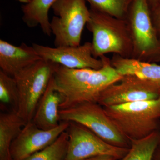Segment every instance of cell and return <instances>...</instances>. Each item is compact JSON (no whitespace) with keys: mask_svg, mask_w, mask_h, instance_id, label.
Returning <instances> with one entry per match:
<instances>
[{"mask_svg":"<svg viewBox=\"0 0 160 160\" xmlns=\"http://www.w3.org/2000/svg\"><path fill=\"white\" fill-rule=\"evenodd\" d=\"M19 92L13 77L0 71V108L4 112H17Z\"/></svg>","mask_w":160,"mask_h":160,"instance_id":"cell-18","label":"cell"},{"mask_svg":"<svg viewBox=\"0 0 160 160\" xmlns=\"http://www.w3.org/2000/svg\"><path fill=\"white\" fill-rule=\"evenodd\" d=\"M103 107L120 132L130 142L146 137L158 130L160 97Z\"/></svg>","mask_w":160,"mask_h":160,"instance_id":"cell-3","label":"cell"},{"mask_svg":"<svg viewBox=\"0 0 160 160\" xmlns=\"http://www.w3.org/2000/svg\"><path fill=\"white\" fill-rule=\"evenodd\" d=\"M84 160H118L116 158L109 155H102L97 156Z\"/></svg>","mask_w":160,"mask_h":160,"instance_id":"cell-22","label":"cell"},{"mask_svg":"<svg viewBox=\"0 0 160 160\" xmlns=\"http://www.w3.org/2000/svg\"><path fill=\"white\" fill-rule=\"evenodd\" d=\"M152 25L160 42V3L150 8Z\"/></svg>","mask_w":160,"mask_h":160,"instance_id":"cell-21","label":"cell"},{"mask_svg":"<svg viewBox=\"0 0 160 160\" xmlns=\"http://www.w3.org/2000/svg\"><path fill=\"white\" fill-rule=\"evenodd\" d=\"M90 8L118 18L126 19L132 0H86Z\"/></svg>","mask_w":160,"mask_h":160,"instance_id":"cell-19","label":"cell"},{"mask_svg":"<svg viewBox=\"0 0 160 160\" xmlns=\"http://www.w3.org/2000/svg\"><path fill=\"white\" fill-rule=\"evenodd\" d=\"M160 97V89L153 83L134 75L123 76L100 95L98 103L102 106H115L132 102L149 101Z\"/></svg>","mask_w":160,"mask_h":160,"instance_id":"cell-9","label":"cell"},{"mask_svg":"<svg viewBox=\"0 0 160 160\" xmlns=\"http://www.w3.org/2000/svg\"><path fill=\"white\" fill-rule=\"evenodd\" d=\"M147 2L149 5V8L160 3V0H147Z\"/></svg>","mask_w":160,"mask_h":160,"instance_id":"cell-24","label":"cell"},{"mask_svg":"<svg viewBox=\"0 0 160 160\" xmlns=\"http://www.w3.org/2000/svg\"><path fill=\"white\" fill-rule=\"evenodd\" d=\"M32 46L43 59L50 61L69 69H101L103 60L92 54V45L86 42L78 46L51 47L32 43Z\"/></svg>","mask_w":160,"mask_h":160,"instance_id":"cell-11","label":"cell"},{"mask_svg":"<svg viewBox=\"0 0 160 160\" xmlns=\"http://www.w3.org/2000/svg\"><path fill=\"white\" fill-rule=\"evenodd\" d=\"M26 123L17 112H1L0 160H12L10 152L12 144Z\"/></svg>","mask_w":160,"mask_h":160,"instance_id":"cell-15","label":"cell"},{"mask_svg":"<svg viewBox=\"0 0 160 160\" xmlns=\"http://www.w3.org/2000/svg\"><path fill=\"white\" fill-rule=\"evenodd\" d=\"M57 0H31L22 7L23 22L29 28L40 26L44 34L52 33L49 12Z\"/></svg>","mask_w":160,"mask_h":160,"instance_id":"cell-16","label":"cell"},{"mask_svg":"<svg viewBox=\"0 0 160 160\" xmlns=\"http://www.w3.org/2000/svg\"><path fill=\"white\" fill-rule=\"evenodd\" d=\"M68 140V132H64L50 146L25 160H64L67 152Z\"/></svg>","mask_w":160,"mask_h":160,"instance_id":"cell-20","label":"cell"},{"mask_svg":"<svg viewBox=\"0 0 160 160\" xmlns=\"http://www.w3.org/2000/svg\"><path fill=\"white\" fill-rule=\"evenodd\" d=\"M42 59L32 46H16L0 40V68L9 76L13 77Z\"/></svg>","mask_w":160,"mask_h":160,"instance_id":"cell-12","label":"cell"},{"mask_svg":"<svg viewBox=\"0 0 160 160\" xmlns=\"http://www.w3.org/2000/svg\"><path fill=\"white\" fill-rule=\"evenodd\" d=\"M69 123L66 130L69 137L68 148L64 160H84L102 155L112 156L119 160L129 151V148L106 142L82 125Z\"/></svg>","mask_w":160,"mask_h":160,"instance_id":"cell-8","label":"cell"},{"mask_svg":"<svg viewBox=\"0 0 160 160\" xmlns=\"http://www.w3.org/2000/svg\"><path fill=\"white\" fill-rule=\"evenodd\" d=\"M112 66L121 75H132L153 83L160 89V65L142 62L113 54L111 59Z\"/></svg>","mask_w":160,"mask_h":160,"instance_id":"cell-14","label":"cell"},{"mask_svg":"<svg viewBox=\"0 0 160 160\" xmlns=\"http://www.w3.org/2000/svg\"><path fill=\"white\" fill-rule=\"evenodd\" d=\"M62 101V98L56 88L53 76L39 102L32 121L42 129L55 128L61 122L59 112Z\"/></svg>","mask_w":160,"mask_h":160,"instance_id":"cell-13","label":"cell"},{"mask_svg":"<svg viewBox=\"0 0 160 160\" xmlns=\"http://www.w3.org/2000/svg\"><path fill=\"white\" fill-rule=\"evenodd\" d=\"M59 66L42 59L13 77L18 89L17 113L26 123L33 118L39 102Z\"/></svg>","mask_w":160,"mask_h":160,"instance_id":"cell-5","label":"cell"},{"mask_svg":"<svg viewBox=\"0 0 160 160\" xmlns=\"http://www.w3.org/2000/svg\"><path fill=\"white\" fill-rule=\"evenodd\" d=\"M99 69H69L58 66L53 75L55 85L62 98L60 109L84 102H98L100 95L109 86L122 78L112 65L111 59L103 56Z\"/></svg>","mask_w":160,"mask_h":160,"instance_id":"cell-1","label":"cell"},{"mask_svg":"<svg viewBox=\"0 0 160 160\" xmlns=\"http://www.w3.org/2000/svg\"><path fill=\"white\" fill-rule=\"evenodd\" d=\"M126 20L133 46L131 58L160 62V42L152 25L147 0H132Z\"/></svg>","mask_w":160,"mask_h":160,"instance_id":"cell-4","label":"cell"},{"mask_svg":"<svg viewBox=\"0 0 160 160\" xmlns=\"http://www.w3.org/2000/svg\"><path fill=\"white\" fill-rule=\"evenodd\" d=\"M52 8L56 15L50 21L55 47L80 46L90 18L86 0H57Z\"/></svg>","mask_w":160,"mask_h":160,"instance_id":"cell-6","label":"cell"},{"mask_svg":"<svg viewBox=\"0 0 160 160\" xmlns=\"http://www.w3.org/2000/svg\"><path fill=\"white\" fill-rule=\"evenodd\" d=\"M152 160H160V143L155 151Z\"/></svg>","mask_w":160,"mask_h":160,"instance_id":"cell-23","label":"cell"},{"mask_svg":"<svg viewBox=\"0 0 160 160\" xmlns=\"http://www.w3.org/2000/svg\"><path fill=\"white\" fill-rule=\"evenodd\" d=\"M130 143L129 151L119 160H152L160 143V131L157 130L143 138L130 140Z\"/></svg>","mask_w":160,"mask_h":160,"instance_id":"cell-17","label":"cell"},{"mask_svg":"<svg viewBox=\"0 0 160 160\" xmlns=\"http://www.w3.org/2000/svg\"><path fill=\"white\" fill-rule=\"evenodd\" d=\"M69 124V122H61L55 128L45 130L39 128L32 121L28 122L12 144V160H25L50 146L67 130Z\"/></svg>","mask_w":160,"mask_h":160,"instance_id":"cell-10","label":"cell"},{"mask_svg":"<svg viewBox=\"0 0 160 160\" xmlns=\"http://www.w3.org/2000/svg\"></svg>","mask_w":160,"mask_h":160,"instance_id":"cell-26","label":"cell"},{"mask_svg":"<svg viewBox=\"0 0 160 160\" xmlns=\"http://www.w3.org/2000/svg\"><path fill=\"white\" fill-rule=\"evenodd\" d=\"M86 28L92 33V54L98 58L108 53L131 58L133 46L126 19L90 8Z\"/></svg>","mask_w":160,"mask_h":160,"instance_id":"cell-2","label":"cell"},{"mask_svg":"<svg viewBox=\"0 0 160 160\" xmlns=\"http://www.w3.org/2000/svg\"><path fill=\"white\" fill-rule=\"evenodd\" d=\"M61 122H74L88 128L106 142L122 148H130L131 143L120 132L97 102H84L60 109Z\"/></svg>","mask_w":160,"mask_h":160,"instance_id":"cell-7","label":"cell"},{"mask_svg":"<svg viewBox=\"0 0 160 160\" xmlns=\"http://www.w3.org/2000/svg\"><path fill=\"white\" fill-rule=\"evenodd\" d=\"M16 1H18V2H21L25 3V4L29 3L31 0H16Z\"/></svg>","mask_w":160,"mask_h":160,"instance_id":"cell-25","label":"cell"}]
</instances>
